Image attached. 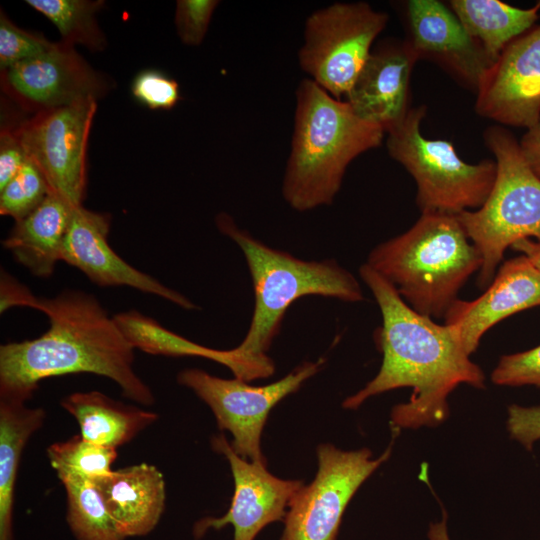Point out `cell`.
<instances>
[{
    "mask_svg": "<svg viewBox=\"0 0 540 540\" xmlns=\"http://www.w3.org/2000/svg\"><path fill=\"white\" fill-rule=\"evenodd\" d=\"M60 404L75 418L84 439L114 449L132 441L158 419L155 412L122 403L99 391L75 392Z\"/></svg>",
    "mask_w": 540,
    "mask_h": 540,
    "instance_id": "22",
    "label": "cell"
},
{
    "mask_svg": "<svg viewBox=\"0 0 540 540\" xmlns=\"http://www.w3.org/2000/svg\"><path fill=\"white\" fill-rule=\"evenodd\" d=\"M404 14L406 40L418 59L436 63L461 85L477 93L493 62L451 8L437 0H409L404 4Z\"/></svg>",
    "mask_w": 540,
    "mask_h": 540,
    "instance_id": "15",
    "label": "cell"
},
{
    "mask_svg": "<svg viewBox=\"0 0 540 540\" xmlns=\"http://www.w3.org/2000/svg\"><path fill=\"white\" fill-rule=\"evenodd\" d=\"M26 3L56 26L64 43L81 44L93 51L106 45L95 17L103 1L27 0Z\"/></svg>",
    "mask_w": 540,
    "mask_h": 540,
    "instance_id": "26",
    "label": "cell"
},
{
    "mask_svg": "<svg viewBox=\"0 0 540 540\" xmlns=\"http://www.w3.org/2000/svg\"><path fill=\"white\" fill-rule=\"evenodd\" d=\"M219 231L242 250L252 279L255 303L248 332L235 347L255 361L267 355L278 335L290 305L308 295L336 298L344 302L364 300L355 276L335 260L306 261L271 248L241 229L224 212L216 216Z\"/></svg>",
    "mask_w": 540,
    "mask_h": 540,
    "instance_id": "5",
    "label": "cell"
},
{
    "mask_svg": "<svg viewBox=\"0 0 540 540\" xmlns=\"http://www.w3.org/2000/svg\"><path fill=\"white\" fill-rule=\"evenodd\" d=\"M46 451L60 481L68 477L92 480L107 475L118 455L117 449L94 444L80 434L53 443Z\"/></svg>",
    "mask_w": 540,
    "mask_h": 540,
    "instance_id": "27",
    "label": "cell"
},
{
    "mask_svg": "<svg viewBox=\"0 0 540 540\" xmlns=\"http://www.w3.org/2000/svg\"><path fill=\"white\" fill-rule=\"evenodd\" d=\"M96 98L36 113L12 129L28 157L44 175L51 192L71 206L82 205L86 187V148Z\"/></svg>",
    "mask_w": 540,
    "mask_h": 540,
    "instance_id": "11",
    "label": "cell"
},
{
    "mask_svg": "<svg viewBox=\"0 0 540 540\" xmlns=\"http://www.w3.org/2000/svg\"><path fill=\"white\" fill-rule=\"evenodd\" d=\"M318 469L292 498L280 540H336L343 514L363 482L391 455L378 458L368 448L343 451L332 444L317 449Z\"/></svg>",
    "mask_w": 540,
    "mask_h": 540,
    "instance_id": "10",
    "label": "cell"
},
{
    "mask_svg": "<svg viewBox=\"0 0 540 540\" xmlns=\"http://www.w3.org/2000/svg\"><path fill=\"white\" fill-rule=\"evenodd\" d=\"M384 134L347 101L334 98L311 79L302 80L282 184L285 201L299 212L332 204L349 164L380 146Z\"/></svg>",
    "mask_w": 540,
    "mask_h": 540,
    "instance_id": "3",
    "label": "cell"
},
{
    "mask_svg": "<svg viewBox=\"0 0 540 540\" xmlns=\"http://www.w3.org/2000/svg\"><path fill=\"white\" fill-rule=\"evenodd\" d=\"M426 110L424 105L410 107L402 122L388 132L386 141L390 157L415 180L421 214L457 215L480 208L493 187L496 162L467 163L451 142L424 137L421 123Z\"/></svg>",
    "mask_w": 540,
    "mask_h": 540,
    "instance_id": "7",
    "label": "cell"
},
{
    "mask_svg": "<svg viewBox=\"0 0 540 540\" xmlns=\"http://www.w3.org/2000/svg\"><path fill=\"white\" fill-rule=\"evenodd\" d=\"M324 364V358L304 362L280 380L263 386H253L238 378H219L196 368L179 372L177 381L210 407L218 428L232 434L231 446L240 457L266 463L261 436L270 411L298 391Z\"/></svg>",
    "mask_w": 540,
    "mask_h": 540,
    "instance_id": "9",
    "label": "cell"
},
{
    "mask_svg": "<svg viewBox=\"0 0 540 540\" xmlns=\"http://www.w3.org/2000/svg\"><path fill=\"white\" fill-rule=\"evenodd\" d=\"M0 288L1 313L12 306H27L33 296L26 286L18 283L12 276L3 271L1 272Z\"/></svg>",
    "mask_w": 540,
    "mask_h": 540,
    "instance_id": "35",
    "label": "cell"
},
{
    "mask_svg": "<svg viewBox=\"0 0 540 540\" xmlns=\"http://www.w3.org/2000/svg\"><path fill=\"white\" fill-rule=\"evenodd\" d=\"M476 95L475 111L481 117L527 129L540 120V26L504 48Z\"/></svg>",
    "mask_w": 540,
    "mask_h": 540,
    "instance_id": "13",
    "label": "cell"
},
{
    "mask_svg": "<svg viewBox=\"0 0 540 540\" xmlns=\"http://www.w3.org/2000/svg\"><path fill=\"white\" fill-rule=\"evenodd\" d=\"M61 482L67 499L66 521L76 540H125L91 480L68 477Z\"/></svg>",
    "mask_w": 540,
    "mask_h": 540,
    "instance_id": "25",
    "label": "cell"
},
{
    "mask_svg": "<svg viewBox=\"0 0 540 540\" xmlns=\"http://www.w3.org/2000/svg\"><path fill=\"white\" fill-rule=\"evenodd\" d=\"M507 429L512 439L531 450L534 442L540 439V406L510 405Z\"/></svg>",
    "mask_w": 540,
    "mask_h": 540,
    "instance_id": "33",
    "label": "cell"
},
{
    "mask_svg": "<svg viewBox=\"0 0 540 540\" xmlns=\"http://www.w3.org/2000/svg\"><path fill=\"white\" fill-rule=\"evenodd\" d=\"M28 157L13 130L0 136V190L19 172Z\"/></svg>",
    "mask_w": 540,
    "mask_h": 540,
    "instance_id": "34",
    "label": "cell"
},
{
    "mask_svg": "<svg viewBox=\"0 0 540 540\" xmlns=\"http://www.w3.org/2000/svg\"><path fill=\"white\" fill-rule=\"evenodd\" d=\"M448 6L493 64L510 42L533 27L540 10V2L522 9L498 0H452Z\"/></svg>",
    "mask_w": 540,
    "mask_h": 540,
    "instance_id": "24",
    "label": "cell"
},
{
    "mask_svg": "<svg viewBox=\"0 0 540 540\" xmlns=\"http://www.w3.org/2000/svg\"><path fill=\"white\" fill-rule=\"evenodd\" d=\"M482 262L457 215L422 213L406 232L374 247L366 264L414 311L434 320L444 319Z\"/></svg>",
    "mask_w": 540,
    "mask_h": 540,
    "instance_id": "4",
    "label": "cell"
},
{
    "mask_svg": "<svg viewBox=\"0 0 540 540\" xmlns=\"http://www.w3.org/2000/svg\"><path fill=\"white\" fill-rule=\"evenodd\" d=\"M427 536L429 540H451L445 514L441 521L430 524Z\"/></svg>",
    "mask_w": 540,
    "mask_h": 540,
    "instance_id": "38",
    "label": "cell"
},
{
    "mask_svg": "<svg viewBox=\"0 0 540 540\" xmlns=\"http://www.w3.org/2000/svg\"><path fill=\"white\" fill-rule=\"evenodd\" d=\"M110 218L85 207H73L61 249V261L78 268L98 286H129L164 298L186 310L197 306L152 276L129 265L108 243Z\"/></svg>",
    "mask_w": 540,
    "mask_h": 540,
    "instance_id": "16",
    "label": "cell"
},
{
    "mask_svg": "<svg viewBox=\"0 0 540 540\" xmlns=\"http://www.w3.org/2000/svg\"><path fill=\"white\" fill-rule=\"evenodd\" d=\"M418 60L406 39L379 44L372 49L345 101L359 117L388 133L410 109V77Z\"/></svg>",
    "mask_w": 540,
    "mask_h": 540,
    "instance_id": "18",
    "label": "cell"
},
{
    "mask_svg": "<svg viewBox=\"0 0 540 540\" xmlns=\"http://www.w3.org/2000/svg\"><path fill=\"white\" fill-rule=\"evenodd\" d=\"M113 318L131 345L146 353L207 358L226 366L235 378L247 382L269 376L267 365L246 358L236 348L217 350L194 343L135 310L117 314Z\"/></svg>",
    "mask_w": 540,
    "mask_h": 540,
    "instance_id": "21",
    "label": "cell"
},
{
    "mask_svg": "<svg viewBox=\"0 0 540 540\" xmlns=\"http://www.w3.org/2000/svg\"><path fill=\"white\" fill-rule=\"evenodd\" d=\"M218 4L219 1L216 0L177 1L175 25L178 36L185 45L201 44Z\"/></svg>",
    "mask_w": 540,
    "mask_h": 540,
    "instance_id": "32",
    "label": "cell"
},
{
    "mask_svg": "<svg viewBox=\"0 0 540 540\" xmlns=\"http://www.w3.org/2000/svg\"><path fill=\"white\" fill-rule=\"evenodd\" d=\"M57 43L17 27L7 16L0 15V67L5 70L12 65L47 53Z\"/></svg>",
    "mask_w": 540,
    "mask_h": 540,
    "instance_id": "29",
    "label": "cell"
},
{
    "mask_svg": "<svg viewBox=\"0 0 540 540\" xmlns=\"http://www.w3.org/2000/svg\"><path fill=\"white\" fill-rule=\"evenodd\" d=\"M388 15L368 3H334L309 15L298 58L310 79L342 100L367 61Z\"/></svg>",
    "mask_w": 540,
    "mask_h": 540,
    "instance_id": "8",
    "label": "cell"
},
{
    "mask_svg": "<svg viewBox=\"0 0 540 540\" xmlns=\"http://www.w3.org/2000/svg\"><path fill=\"white\" fill-rule=\"evenodd\" d=\"M51 192L39 168L30 160L0 190V213L21 221L36 210Z\"/></svg>",
    "mask_w": 540,
    "mask_h": 540,
    "instance_id": "28",
    "label": "cell"
},
{
    "mask_svg": "<svg viewBox=\"0 0 540 540\" xmlns=\"http://www.w3.org/2000/svg\"><path fill=\"white\" fill-rule=\"evenodd\" d=\"M211 446L229 462L234 493L223 516L205 517L194 524V537L201 538L209 530H220L229 524L234 529L233 540H254L268 524L284 520L303 481L281 479L267 470L266 463L240 457L224 434L214 436Z\"/></svg>",
    "mask_w": 540,
    "mask_h": 540,
    "instance_id": "12",
    "label": "cell"
},
{
    "mask_svg": "<svg viewBox=\"0 0 540 540\" xmlns=\"http://www.w3.org/2000/svg\"><path fill=\"white\" fill-rule=\"evenodd\" d=\"M131 90L134 98L150 109L168 110L180 99L178 83L154 69L138 73L133 79Z\"/></svg>",
    "mask_w": 540,
    "mask_h": 540,
    "instance_id": "30",
    "label": "cell"
},
{
    "mask_svg": "<svg viewBox=\"0 0 540 540\" xmlns=\"http://www.w3.org/2000/svg\"><path fill=\"white\" fill-rule=\"evenodd\" d=\"M540 306V271L525 256L503 262L490 285L478 298H459L448 309L444 321L470 356L482 336L501 320Z\"/></svg>",
    "mask_w": 540,
    "mask_h": 540,
    "instance_id": "17",
    "label": "cell"
},
{
    "mask_svg": "<svg viewBox=\"0 0 540 540\" xmlns=\"http://www.w3.org/2000/svg\"><path fill=\"white\" fill-rule=\"evenodd\" d=\"M522 155L533 173L540 178V120L519 141Z\"/></svg>",
    "mask_w": 540,
    "mask_h": 540,
    "instance_id": "36",
    "label": "cell"
},
{
    "mask_svg": "<svg viewBox=\"0 0 540 540\" xmlns=\"http://www.w3.org/2000/svg\"><path fill=\"white\" fill-rule=\"evenodd\" d=\"M91 481L125 539L146 536L158 525L165 510L166 486L156 466L135 464Z\"/></svg>",
    "mask_w": 540,
    "mask_h": 540,
    "instance_id": "19",
    "label": "cell"
},
{
    "mask_svg": "<svg viewBox=\"0 0 540 540\" xmlns=\"http://www.w3.org/2000/svg\"><path fill=\"white\" fill-rule=\"evenodd\" d=\"M491 380L501 386L533 385L540 388V345L500 358Z\"/></svg>",
    "mask_w": 540,
    "mask_h": 540,
    "instance_id": "31",
    "label": "cell"
},
{
    "mask_svg": "<svg viewBox=\"0 0 540 540\" xmlns=\"http://www.w3.org/2000/svg\"><path fill=\"white\" fill-rule=\"evenodd\" d=\"M359 274L381 312L382 324L374 337L383 359L377 375L346 398L343 407L356 409L372 396L410 387L409 401L391 411L392 425L411 429L439 425L449 415V394L460 384L484 388L483 371L449 326L414 311L368 264Z\"/></svg>",
    "mask_w": 540,
    "mask_h": 540,
    "instance_id": "1",
    "label": "cell"
},
{
    "mask_svg": "<svg viewBox=\"0 0 540 540\" xmlns=\"http://www.w3.org/2000/svg\"><path fill=\"white\" fill-rule=\"evenodd\" d=\"M73 206L50 192L42 204L15 223L2 245L34 276L50 277L61 260V249Z\"/></svg>",
    "mask_w": 540,
    "mask_h": 540,
    "instance_id": "20",
    "label": "cell"
},
{
    "mask_svg": "<svg viewBox=\"0 0 540 540\" xmlns=\"http://www.w3.org/2000/svg\"><path fill=\"white\" fill-rule=\"evenodd\" d=\"M45 418L41 407L0 401V540H13L14 490L21 456Z\"/></svg>",
    "mask_w": 540,
    "mask_h": 540,
    "instance_id": "23",
    "label": "cell"
},
{
    "mask_svg": "<svg viewBox=\"0 0 540 540\" xmlns=\"http://www.w3.org/2000/svg\"><path fill=\"white\" fill-rule=\"evenodd\" d=\"M511 248L525 255L540 271V242L531 239H520Z\"/></svg>",
    "mask_w": 540,
    "mask_h": 540,
    "instance_id": "37",
    "label": "cell"
},
{
    "mask_svg": "<svg viewBox=\"0 0 540 540\" xmlns=\"http://www.w3.org/2000/svg\"><path fill=\"white\" fill-rule=\"evenodd\" d=\"M28 307L45 313L50 327L36 339L0 346V401L26 403L43 379L91 373L111 379L140 405L155 402L134 370L135 348L95 296L80 290L34 295Z\"/></svg>",
    "mask_w": 540,
    "mask_h": 540,
    "instance_id": "2",
    "label": "cell"
},
{
    "mask_svg": "<svg viewBox=\"0 0 540 540\" xmlns=\"http://www.w3.org/2000/svg\"><path fill=\"white\" fill-rule=\"evenodd\" d=\"M484 141L495 156L493 187L480 208L457 214L483 260L477 275L480 289L492 282L507 248L520 239L534 237L540 242V178L507 129L499 125L487 128Z\"/></svg>",
    "mask_w": 540,
    "mask_h": 540,
    "instance_id": "6",
    "label": "cell"
},
{
    "mask_svg": "<svg viewBox=\"0 0 540 540\" xmlns=\"http://www.w3.org/2000/svg\"><path fill=\"white\" fill-rule=\"evenodd\" d=\"M5 93L36 113L69 105L86 97L98 98L109 83L64 42L47 53L1 70Z\"/></svg>",
    "mask_w": 540,
    "mask_h": 540,
    "instance_id": "14",
    "label": "cell"
}]
</instances>
